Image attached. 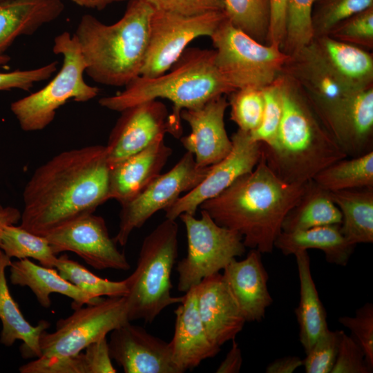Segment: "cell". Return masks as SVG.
<instances>
[{
    "instance_id": "8fae6325",
    "label": "cell",
    "mask_w": 373,
    "mask_h": 373,
    "mask_svg": "<svg viewBox=\"0 0 373 373\" xmlns=\"http://www.w3.org/2000/svg\"><path fill=\"white\" fill-rule=\"evenodd\" d=\"M225 19L224 12L189 16L154 8L140 75L154 77L165 73L193 39L210 37Z\"/></svg>"
},
{
    "instance_id": "e575fe53",
    "label": "cell",
    "mask_w": 373,
    "mask_h": 373,
    "mask_svg": "<svg viewBox=\"0 0 373 373\" xmlns=\"http://www.w3.org/2000/svg\"><path fill=\"white\" fill-rule=\"evenodd\" d=\"M227 19L256 41L266 44L269 24V0H224Z\"/></svg>"
},
{
    "instance_id": "b9f144b4",
    "label": "cell",
    "mask_w": 373,
    "mask_h": 373,
    "mask_svg": "<svg viewBox=\"0 0 373 373\" xmlns=\"http://www.w3.org/2000/svg\"><path fill=\"white\" fill-rule=\"evenodd\" d=\"M338 322L348 328L352 337L365 354L369 368L373 370V305L366 303L356 312L355 316H341Z\"/></svg>"
},
{
    "instance_id": "816d5d0a",
    "label": "cell",
    "mask_w": 373,
    "mask_h": 373,
    "mask_svg": "<svg viewBox=\"0 0 373 373\" xmlns=\"http://www.w3.org/2000/svg\"><path fill=\"white\" fill-rule=\"evenodd\" d=\"M21 213L12 207H3L0 210V242L1 234L6 226L16 224L21 220Z\"/></svg>"
},
{
    "instance_id": "7c38bea8",
    "label": "cell",
    "mask_w": 373,
    "mask_h": 373,
    "mask_svg": "<svg viewBox=\"0 0 373 373\" xmlns=\"http://www.w3.org/2000/svg\"><path fill=\"white\" fill-rule=\"evenodd\" d=\"M210 169L211 166H198L193 155L186 151L169 171L160 174L137 195L120 204L115 242L126 245L135 229L142 227L156 212L173 204L182 193L195 187Z\"/></svg>"
},
{
    "instance_id": "6da1fadb",
    "label": "cell",
    "mask_w": 373,
    "mask_h": 373,
    "mask_svg": "<svg viewBox=\"0 0 373 373\" xmlns=\"http://www.w3.org/2000/svg\"><path fill=\"white\" fill-rule=\"evenodd\" d=\"M106 146L61 152L37 167L23 192L20 226L41 236L108 200Z\"/></svg>"
},
{
    "instance_id": "d4e9b609",
    "label": "cell",
    "mask_w": 373,
    "mask_h": 373,
    "mask_svg": "<svg viewBox=\"0 0 373 373\" xmlns=\"http://www.w3.org/2000/svg\"><path fill=\"white\" fill-rule=\"evenodd\" d=\"M64 10L61 0H1L0 55L17 38L34 34Z\"/></svg>"
},
{
    "instance_id": "7bdbcfd3",
    "label": "cell",
    "mask_w": 373,
    "mask_h": 373,
    "mask_svg": "<svg viewBox=\"0 0 373 373\" xmlns=\"http://www.w3.org/2000/svg\"><path fill=\"white\" fill-rule=\"evenodd\" d=\"M9 61L8 55H0V66L6 64ZM57 68V61H55L37 68L0 73V91L11 89L29 90L35 84L50 78Z\"/></svg>"
},
{
    "instance_id": "f5cc1de1",
    "label": "cell",
    "mask_w": 373,
    "mask_h": 373,
    "mask_svg": "<svg viewBox=\"0 0 373 373\" xmlns=\"http://www.w3.org/2000/svg\"><path fill=\"white\" fill-rule=\"evenodd\" d=\"M77 5L90 9L103 10L108 6L125 0H70Z\"/></svg>"
},
{
    "instance_id": "681fc988",
    "label": "cell",
    "mask_w": 373,
    "mask_h": 373,
    "mask_svg": "<svg viewBox=\"0 0 373 373\" xmlns=\"http://www.w3.org/2000/svg\"><path fill=\"white\" fill-rule=\"evenodd\" d=\"M242 364L241 350L235 339L232 340V345L224 359L221 362L216 372L238 373Z\"/></svg>"
},
{
    "instance_id": "83f0119b",
    "label": "cell",
    "mask_w": 373,
    "mask_h": 373,
    "mask_svg": "<svg viewBox=\"0 0 373 373\" xmlns=\"http://www.w3.org/2000/svg\"><path fill=\"white\" fill-rule=\"evenodd\" d=\"M274 247L284 255H294L300 251L315 249L322 251L327 262L345 266L355 245L347 242L340 224H328L294 232H281Z\"/></svg>"
},
{
    "instance_id": "5b68a950",
    "label": "cell",
    "mask_w": 373,
    "mask_h": 373,
    "mask_svg": "<svg viewBox=\"0 0 373 373\" xmlns=\"http://www.w3.org/2000/svg\"><path fill=\"white\" fill-rule=\"evenodd\" d=\"M153 11L146 0H130L114 23H104L90 15L81 17L73 35L88 77L100 84L122 87L140 75Z\"/></svg>"
},
{
    "instance_id": "836d02e7",
    "label": "cell",
    "mask_w": 373,
    "mask_h": 373,
    "mask_svg": "<svg viewBox=\"0 0 373 373\" xmlns=\"http://www.w3.org/2000/svg\"><path fill=\"white\" fill-rule=\"evenodd\" d=\"M55 268L63 278L93 300L102 296H124L127 293L124 280L113 281L100 278L77 261L70 259L67 255L57 257Z\"/></svg>"
},
{
    "instance_id": "1f68e13d",
    "label": "cell",
    "mask_w": 373,
    "mask_h": 373,
    "mask_svg": "<svg viewBox=\"0 0 373 373\" xmlns=\"http://www.w3.org/2000/svg\"><path fill=\"white\" fill-rule=\"evenodd\" d=\"M312 180L328 191L373 188V151L339 160L319 171Z\"/></svg>"
},
{
    "instance_id": "4dcf8cb0",
    "label": "cell",
    "mask_w": 373,
    "mask_h": 373,
    "mask_svg": "<svg viewBox=\"0 0 373 373\" xmlns=\"http://www.w3.org/2000/svg\"><path fill=\"white\" fill-rule=\"evenodd\" d=\"M341 211L328 191L313 180L307 182L298 202L282 223V232H294L328 224H341Z\"/></svg>"
},
{
    "instance_id": "cb8c5ba5",
    "label": "cell",
    "mask_w": 373,
    "mask_h": 373,
    "mask_svg": "<svg viewBox=\"0 0 373 373\" xmlns=\"http://www.w3.org/2000/svg\"><path fill=\"white\" fill-rule=\"evenodd\" d=\"M282 73L293 79L313 106L327 104L352 93L307 46L289 56Z\"/></svg>"
},
{
    "instance_id": "8992f818",
    "label": "cell",
    "mask_w": 373,
    "mask_h": 373,
    "mask_svg": "<svg viewBox=\"0 0 373 373\" xmlns=\"http://www.w3.org/2000/svg\"><path fill=\"white\" fill-rule=\"evenodd\" d=\"M178 225L165 218L144 239L136 267L126 278L124 296L129 321L152 323L182 296L171 295V273L178 256Z\"/></svg>"
},
{
    "instance_id": "ab89813d",
    "label": "cell",
    "mask_w": 373,
    "mask_h": 373,
    "mask_svg": "<svg viewBox=\"0 0 373 373\" xmlns=\"http://www.w3.org/2000/svg\"><path fill=\"white\" fill-rule=\"evenodd\" d=\"M361 48L373 47V6L345 19L327 35Z\"/></svg>"
},
{
    "instance_id": "8d00e7d4",
    "label": "cell",
    "mask_w": 373,
    "mask_h": 373,
    "mask_svg": "<svg viewBox=\"0 0 373 373\" xmlns=\"http://www.w3.org/2000/svg\"><path fill=\"white\" fill-rule=\"evenodd\" d=\"M312 11L314 37L327 35L338 23L373 6V0H315Z\"/></svg>"
},
{
    "instance_id": "52a82bcc",
    "label": "cell",
    "mask_w": 373,
    "mask_h": 373,
    "mask_svg": "<svg viewBox=\"0 0 373 373\" xmlns=\"http://www.w3.org/2000/svg\"><path fill=\"white\" fill-rule=\"evenodd\" d=\"M52 51L62 57L58 73L45 86L10 105L24 131L46 128L53 121L57 110L69 99L86 102L99 94V88L89 85L84 79L86 64L74 35L63 32L57 35Z\"/></svg>"
},
{
    "instance_id": "30bf717a",
    "label": "cell",
    "mask_w": 373,
    "mask_h": 373,
    "mask_svg": "<svg viewBox=\"0 0 373 373\" xmlns=\"http://www.w3.org/2000/svg\"><path fill=\"white\" fill-rule=\"evenodd\" d=\"M128 321L124 296L100 298L58 320L53 332L44 331L39 338L41 356L61 358L77 354Z\"/></svg>"
},
{
    "instance_id": "3957f363",
    "label": "cell",
    "mask_w": 373,
    "mask_h": 373,
    "mask_svg": "<svg viewBox=\"0 0 373 373\" xmlns=\"http://www.w3.org/2000/svg\"><path fill=\"white\" fill-rule=\"evenodd\" d=\"M283 115L274 142L262 157L282 180L305 184L331 164L347 157L328 132L303 89L281 73Z\"/></svg>"
},
{
    "instance_id": "2e32d148",
    "label": "cell",
    "mask_w": 373,
    "mask_h": 373,
    "mask_svg": "<svg viewBox=\"0 0 373 373\" xmlns=\"http://www.w3.org/2000/svg\"><path fill=\"white\" fill-rule=\"evenodd\" d=\"M120 113L106 145L110 168L168 133L169 113L166 105L157 99L128 107Z\"/></svg>"
},
{
    "instance_id": "7a4b0ae2",
    "label": "cell",
    "mask_w": 373,
    "mask_h": 373,
    "mask_svg": "<svg viewBox=\"0 0 373 373\" xmlns=\"http://www.w3.org/2000/svg\"><path fill=\"white\" fill-rule=\"evenodd\" d=\"M307 183L284 182L261 155L252 171L199 208L218 225L240 233L246 247L270 254L285 217L298 202Z\"/></svg>"
},
{
    "instance_id": "c3c4849f",
    "label": "cell",
    "mask_w": 373,
    "mask_h": 373,
    "mask_svg": "<svg viewBox=\"0 0 373 373\" xmlns=\"http://www.w3.org/2000/svg\"><path fill=\"white\" fill-rule=\"evenodd\" d=\"M84 352L87 359L88 373H115L106 338L91 343Z\"/></svg>"
},
{
    "instance_id": "7dc6e473",
    "label": "cell",
    "mask_w": 373,
    "mask_h": 373,
    "mask_svg": "<svg viewBox=\"0 0 373 373\" xmlns=\"http://www.w3.org/2000/svg\"><path fill=\"white\" fill-rule=\"evenodd\" d=\"M288 0H269L270 15L266 45L281 49L285 35Z\"/></svg>"
},
{
    "instance_id": "f1b7e54d",
    "label": "cell",
    "mask_w": 373,
    "mask_h": 373,
    "mask_svg": "<svg viewBox=\"0 0 373 373\" xmlns=\"http://www.w3.org/2000/svg\"><path fill=\"white\" fill-rule=\"evenodd\" d=\"M300 281V300L295 310L299 327V340L307 352L329 328L327 314L313 280L307 251L294 254Z\"/></svg>"
},
{
    "instance_id": "60d3db41",
    "label": "cell",
    "mask_w": 373,
    "mask_h": 373,
    "mask_svg": "<svg viewBox=\"0 0 373 373\" xmlns=\"http://www.w3.org/2000/svg\"><path fill=\"white\" fill-rule=\"evenodd\" d=\"M341 330L329 329L306 352L303 365L306 373H331L336 361Z\"/></svg>"
},
{
    "instance_id": "f907efd6",
    "label": "cell",
    "mask_w": 373,
    "mask_h": 373,
    "mask_svg": "<svg viewBox=\"0 0 373 373\" xmlns=\"http://www.w3.org/2000/svg\"><path fill=\"white\" fill-rule=\"evenodd\" d=\"M303 365V359L298 356H286L276 359L269 364L267 373H291Z\"/></svg>"
},
{
    "instance_id": "ffe728a7",
    "label": "cell",
    "mask_w": 373,
    "mask_h": 373,
    "mask_svg": "<svg viewBox=\"0 0 373 373\" xmlns=\"http://www.w3.org/2000/svg\"><path fill=\"white\" fill-rule=\"evenodd\" d=\"M196 289L199 314L211 341L221 347L235 339L246 321L222 274L204 278Z\"/></svg>"
},
{
    "instance_id": "74e56055",
    "label": "cell",
    "mask_w": 373,
    "mask_h": 373,
    "mask_svg": "<svg viewBox=\"0 0 373 373\" xmlns=\"http://www.w3.org/2000/svg\"><path fill=\"white\" fill-rule=\"evenodd\" d=\"M230 119L238 128L251 133L260 125L264 110L262 88H246L230 93Z\"/></svg>"
},
{
    "instance_id": "9c48e42d",
    "label": "cell",
    "mask_w": 373,
    "mask_h": 373,
    "mask_svg": "<svg viewBox=\"0 0 373 373\" xmlns=\"http://www.w3.org/2000/svg\"><path fill=\"white\" fill-rule=\"evenodd\" d=\"M200 218L182 213L179 218L184 224L187 238L186 256L176 267L178 289L186 292L204 278L219 273L233 259L246 251L242 236L218 225L204 210Z\"/></svg>"
},
{
    "instance_id": "277c9868",
    "label": "cell",
    "mask_w": 373,
    "mask_h": 373,
    "mask_svg": "<svg viewBox=\"0 0 373 373\" xmlns=\"http://www.w3.org/2000/svg\"><path fill=\"white\" fill-rule=\"evenodd\" d=\"M165 73L154 77L138 76L116 95L104 97L99 104L107 109H124L159 98L173 103L168 116V133H182L180 113L198 108L211 99L235 90L224 80L215 64V50L189 48Z\"/></svg>"
},
{
    "instance_id": "44dd1931",
    "label": "cell",
    "mask_w": 373,
    "mask_h": 373,
    "mask_svg": "<svg viewBox=\"0 0 373 373\" xmlns=\"http://www.w3.org/2000/svg\"><path fill=\"white\" fill-rule=\"evenodd\" d=\"M261 254L252 249L245 259L231 260L222 274L246 322L261 321L272 303Z\"/></svg>"
},
{
    "instance_id": "d6a6232c",
    "label": "cell",
    "mask_w": 373,
    "mask_h": 373,
    "mask_svg": "<svg viewBox=\"0 0 373 373\" xmlns=\"http://www.w3.org/2000/svg\"><path fill=\"white\" fill-rule=\"evenodd\" d=\"M0 249L10 258H32L47 267H55L57 256L44 236L23 227L6 226L1 234Z\"/></svg>"
},
{
    "instance_id": "ee69618b",
    "label": "cell",
    "mask_w": 373,
    "mask_h": 373,
    "mask_svg": "<svg viewBox=\"0 0 373 373\" xmlns=\"http://www.w3.org/2000/svg\"><path fill=\"white\" fill-rule=\"evenodd\" d=\"M21 373H88L85 353L61 358L39 357L19 367Z\"/></svg>"
},
{
    "instance_id": "db71d44e",
    "label": "cell",
    "mask_w": 373,
    "mask_h": 373,
    "mask_svg": "<svg viewBox=\"0 0 373 373\" xmlns=\"http://www.w3.org/2000/svg\"><path fill=\"white\" fill-rule=\"evenodd\" d=\"M3 208V207L1 206V204H0V210Z\"/></svg>"
},
{
    "instance_id": "7402d4cb",
    "label": "cell",
    "mask_w": 373,
    "mask_h": 373,
    "mask_svg": "<svg viewBox=\"0 0 373 373\" xmlns=\"http://www.w3.org/2000/svg\"><path fill=\"white\" fill-rule=\"evenodd\" d=\"M172 149L160 137L141 151L110 168L108 200L124 204L143 191L160 174Z\"/></svg>"
},
{
    "instance_id": "bcb514c9",
    "label": "cell",
    "mask_w": 373,
    "mask_h": 373,
    "mask_svg": "<svg viewBox=\"0 0 373 373\" xmlns=\"http://www.w3.org/2000/svg\"><path fill=\"white\" fill-rule=\"evenodd\" d=\"M155 9L184 15L224 12V0H146Z\"/></svg>"
},
{
    "instance_id": "603a6c76",
    "label": "cell",
    "mask_w": 373,
    "mask_h": 373,
    "mask_svg": "<svg viewBox=\"0 0 373 373\" xmlns=\"http://www.w3.org/2000/svg\"><path fill=\"white\" fill-rule=\"evenodd\" d=\"M307 46L352 90L358 91L372 86L373 57L365 49L328 35L316 37Z\"/></svg>"
},
{
    "instance_id": "f546056e",
    "label": "cell",
    "mask_w": 373,
    "mask_h": 373,
    "mask_svg": "<svg viewBox=\"0 0 373 373\" xmlns=\"http://www.w3.org/2000/svg\"><path fill=\"white\" fill-rule=\"evenodd\" d=\"M339 209L341 231L350 244L373 242V188L329 191Z\"/></svg>"
},
{
    "instance_id": "f35d334b",
    "label": "cell",
    "mask_w": 373,
    "mask_h": 373,
    "mask_svg": "<svg viewBox=\"0 0 373 373\" xmlns=\"http://www.w3.org/2000/svg\"><path fill=\"white\" fill-rule=\"evenodd\" d=\"M264 110L258 127L249 133L254 141L262 145L271 144L278 133L283 115L281 74L269 86L262 88Z\"/></svg>"
},
{
    "instance_id": "4fadbf2b",
    "label": "cell",
    "mask_w": 373,
    "mask_h": 373,
    "mask_svg": "<svg viewBox=\"0 0 373 373\" xmlns=\"http://www.w3.org/2000/svg\"><path fill=\"white\" fill-rule=\"evenodd\" d=\"M232 147L222 160L211 166L205 178L165 210V218L175 220L182 213L195 216L200 204L220 194L240 176L252 171L262 155V144L249 132L238 129L231 137Z\"/></svg>"
},
{
    "instance_id": "ac0fdd59",
    "label": "cell",
    "mask_w": 373,
    "mask_h": 373,
    "mask_svg": "<svg viewBox=\"0 0 373 373\" xmlns=\"http://www.w3.org/2000/svg\"><path fill=\"white\" fill-rule=\"evenodd\" d=\"M229 102L224 95L216 97L194 109H184L181 119L191 128L189 135L181 137L180 142L192 153L200 167L212 166L228 155L232 147L224 125V113Z\"/></svg>"
},
{
    "instance_id": "4316f807",
    "label": "cell",
    "mask_w": 373,
    "mask_h": 373,
    "mask_svg": "<svg viewBox=\"0 0 373 373\" xmlns=\"http://www.w3.org/2000/svg\"><path fill=\"white\" fill-rule=\"evenodd\" d=\"M9 268L11 283L30 288L39 305L44 308L50 306V295L54 293L71 298L73 309L85 304L95 303L101 298L92 299L76 286L63 278L55 268L38 265L29 258L11 262Z\"/></svg>"
},
{
    "instance_id": "9a60e30c",
    "label": "cell",
    "mask_w": 373,
    "mask_h": 373,
    "mask_svg": "<svg viewBox=\"0 0 373 373\" xmlns=\"http://www.w3.org/2000/svg\"><path fill=\"white\" fill-rule=\"evenodd\" d=\"M313 107L347 157L373 151L372 86Z\"/></svg>"
},
{
    "instance_id": "484cf974",
    "label": "cell",
    "mask_w": 373,
    "mask_h": 373,
    "mask_svg": "<svg viewBox=\"0 0 373 373\" xmlns=\"http://www.w3.org/2000/svg\"><path fill=\"white\" fill-rule=\"evenodd\" d=\"M11 262V258L0 249V321L2 325L0 343L10 347L17 340H21L23 343L20 352L23 358H39L41 354L39 338L50 327V323L41 320L33 326L24 318L10 292L6 277V269Z\"/></svg>"
},
{
    "instance_id": "5bb4252c",
    "label": "cell",
    "mask_w": 373,
    "mask_h": 373,
    "mask_svg": "<svg viewBox=\"0 0 373 373\" xmlns=\"http://www.w3.org/2000/svg\"><path fill=\"white\" fill-rule=\"evenodd\" d=\"M57 255L71 251L95 269L128 271L131 266L109 235L104 219L90 213L52 231L46 236Z\"/></svg>"
},
{
    "instance_id": "11a10c76",
    "label": "cell",
    "mask_w": 373,
    "mask_h": 373,
    "mask_svg": "<svg viewBox=\"0 0 373 373\" xmlns=\"http://www.w3.org/2000/svg\"><path fill=\"white\" fill-rule=\"evenodd\" d=\"M1 1V0H0Z\"/></svg>"
},
{
    "instance_id": "e0dca14e",
    "label": "cell",
    "mask_w": 373,
    "mask_h": 373,
    "mask_svg": "<svg viewBox=\"0 0 373 373\" xmlns=\"http://www.w3.org/2000/svg\"><path fill=\"white\" fill-rule=\"evenodd\" d=\"M108 343L111 359L125 373H178L169 342L131 321L111 332Z\"/></svg>"
},
{
    "instance_id": "d590c367",
    "label": "cell",
    "mask_w": 373,
    "mask_h": 373,
    "mask_svg": "<svg viewBox=\"0 0 373 373\" xmlns=\"http://www.w3.org/2000/svg\"><path fill=\"white\" fill-rule=\"evenodd\" d=\"M315 0H288L285 35L282 51L291 56L309 44L314 38L312 11Z\"/></svg>"
},
{
    "instance_id": "d6986e66",
    "label": "cell",
    "mask_w": 373,
    "mask_h": 373,
    "mask_svg": "<svg viewBox=\"0 0 373 373\" xmlns=\"http://www.w3.org/2000/svg\"><path fill=\"white\" fill-rule=\"evenodd\" d=\"M196 286L185 292L174 312V333L169 345L172 361L178 373L198 367L220 351V347L209 338L200 318Z\"/></svg>"
},
{
    "instance_id": "f6af8a7d",
    "label": "cell",
    "mask_w": 373,
    "mask_h": 373,
    "mask_svg": "<svg viewBox=\"0 0 373 373\" xmlns=\"http://www.w3.org/2000/svg\"><path fill=\"white\" fill-rule=\"evenodd\" d=\"M365 354L355 340L341 330L338 352L331 373H370Z\"/></svg>"
},
{
    "instance_id": "ba28073f",
    "label": "cell",
    "mask_w": 373,
    "mask_h": 373,
    "mask_svg": "<svg viewBox=\"0 0 373 373\" xmlns=\"http://www.w3.org/2000/svg\"><path fill=\"white\" fill-rule=\"evenodd\" d=\"M210 38L216 66L235 90L269 86L282 73L289 58L280 48L256 41L227 18Z\"/></svg>"
}]
</instances>
